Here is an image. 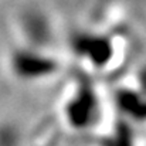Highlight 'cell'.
Masks as SVG:
<instances>
[{
    "label": "cell",
    "instance_id": "obj_1",
    "mask_svg": "<svg viewBox=\"0 0 146 146\" xmlns=\"http://www.w3.org/2000/svg\"><path fill=\"white\" fill-rule=\"evenodd\" d=\"M61 111L67 125L75 131H87L97 125L102 112L101 98L90 77L82 75L72 80Z\"/></svg>",
    "mask_w": 146,
    "mask_h": 146
},
{
    "label": "cell",
    "instance_id": "obj_2",
    "mask_svg": "<svg viewBox=\"0 0 146 146\" xmlns=\"http://www.w3.org/2000/svg\"><path fill=\"white\" fill-rule=\"evenodd\" d=\"M10 67L16 77L24 81H41L60 71V61L47 50L29 46L19 47L10 57Z\"/></svg>",
    "mask_w": 146,
    "mask_h": 146
},
{
    "label": "cell",
    "instance_id": "obj_3",
    "mask_svg": "<svg viewBox=\"0 0 146 146\" xmlns=\"http://www.w3.org/2000/svg\"><path fill=\"white\" fill-rule=\"evenodd\" d=\"M20 29L24 36L23 46L47 50L52 38V31L48 19L43 13L30 10L29 13L23 14L20 20Z\"/></svg>",
    "mask_w": 146,
    "mask_h": 146
},
{
    "label": "cell",
    "instance_id": "obj_4",
    "mask_svg": "<svg viewBox=\"0 0 146 146\" xmlns=\"http://www.w3.org/2000/svg\"><path fill=\"white\" fill-rule=\"evenodd\" d=\"M136 146L133 133L131 131L129 123L123 119V122H118L116 128L108 135L102 146Z\"/></svg>",
    "mask_w": 146,
    "mask_h": 146
}]
</instances>
